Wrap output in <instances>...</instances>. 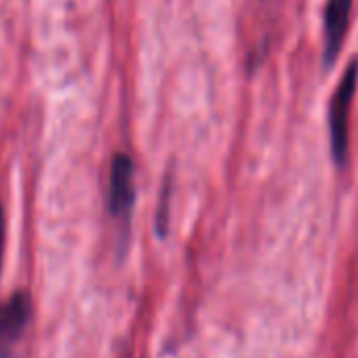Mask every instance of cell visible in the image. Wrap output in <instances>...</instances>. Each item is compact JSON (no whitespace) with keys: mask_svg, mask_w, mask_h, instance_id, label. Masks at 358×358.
<instances>
[{"mask_svg":"<svg viewBox=\"0 0 358 358\" xmlns=\"http://www.w3.org/2000/svg\"><path fill=\"white\" fill-rule=\"evenodd\" d=\"M358 87V57H354L329 101V137H331V156L337 166H343L348 160V118H350V108L356 95Z\"/></svg>","mask_w":358,"mask_h":358,"instance_id":"1","label":"cell"},{"mask_svg":"<svg viewBox=\"0 0 358 358\" xmlns=\"http://www.w3.org/2000/svg\"><path fill=\"white\" fill-rule=\"evenodd\" d=\"M34 306L28 291H15L0 301V358H15L20 341L32 322Z\"/></svg>","mask_w":358,"mask_h":358,"instance_id":"2","label":"cell"},{"mask_svg":"<svg viewBox=\"0 0 358 358\" xmlns=\"http://www.w3.org/2000/svg\"><path fill=\"white\" fill-rule=\"evenodd\" d=\"M135 207V162L129 154L118 152L110 164L108 211L120 224H129Z\"/></svg>","mask_w":358,"mask_h":358,"instance_id":"3","label":"cell"},{"mask_svg":"<svg viewBox=\"0 0 358 358\" xmlns=\"http://www.w3.org/2000/svg\"><path fill=\"white\" fill-rule=\"evenodd\" d=\"M354 0H327L324 7V43H322V66L331 70L341 53Z\"/></svg>","mask_w":358,"mask_h":358,"instance_id":"4","label":"cell"},{"mask_svg":"<svg viewBox=\"0 0 358 358\" xmlns=\"http://www.w3.org/2000/svg\"><path fill=\"white\" fill-rule=\"evenodd\" d=\"M171 196H173V184H171V173L166 175L162 190H160V199H158V209H156V217H154V228L156 234L160 238L166 236L169 230V220H171Z\"/></svg>","mask_w":358,"mask_h":358,"instance_id":"5","label":"cell"},{"mask_svg":"<svg viewBox=\"0 0 358 358\" xmlns=\"http://www.w3.org/2000/svg\"><path fill=\"white\" fill-rule=\"evenodd\" d=\"M5 236H7V217L3 205H0V274H3V262H5Z\"/></svg>","mask_w":358,"mask_h":358,"instance_id":"6","label":"cell"}]
</instances>
